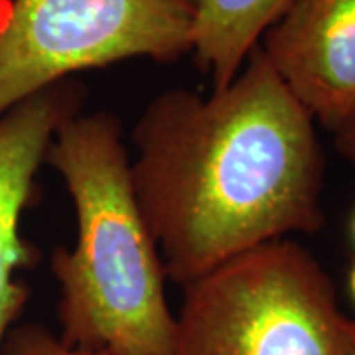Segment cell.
Wrapping results in <instances>:
<instances>
[{"label":"cell","mask_w":355,"mask_h":355,"mask_svg":"<svg viewBox=\"0 0 355 355\" xmlns=\"http://www.w3.org/2000/svg\"><path fill=\"white\" fill-rule=\"evenodd\" d=\"M193 0H12L0 16V116L73 73L191 51Z\"/></svg>","instance_id":"obj_4"},{"label":"cell","mask_w":355,"mask_h":355,"mask_svg":"<svg viewBox=\"0 0 355 355\" xmlns=\"http://www.w3.org/2000/svg\"><path fill=\"white\" fill-rule=\"evenodd\" d=\"M347 286H349V294H352V298H354V302H355V263H354V266H352V270H349Z\"/></svg>","instance_id":"obj_10"},{"label":"cell","mask_w":355,"mask_h":355,"mask_svg":"<svg viewBox=\"0 0 355 355\" xmlns=\"http://www.w3.org/2000/svg\"><path fill=\"white\" fill-rule=\"evenodd\" d=\"M44 162L62 176L77 217L76 247H58L50 263L62 292L60 340L97 355H170L176 316L121 121L107 111L65 119Z\"/></svg>","instance_id":"obj_2"},{"label":"cell","mask_w":355,"mask_h":355,"mask_svg":"<svg viewBox=\"0 0 355 355\" xmlns=\"http://www.w3.org/2000/svg\"><path fill=\"white\" fill-rule=\"evenodd\" d=\"M352 235H354V241H355V214H354V219H352Z\"/></svg>","instance_id":"obj_11"},{"label":"cell","mask_w":355,"mask_h":355,"mask_svg":"<svg viewBox=\"0 0 355 355\" xmlns=\"http://www.w3.org/2000/svg\"><path fill=\"white\" fill-rule=\"evenodd\" d=\"M331 132L336 150L355 166V111L347 114L338 127L331 128Z\"/></svg>","instance_id":"obj_9"},{"label":"cell","mask_w":355,"mask_h":355,"mask_svg":"<svg viewBox=\"0 0 355 355\" xmlns=\"http://www.w3.org/2000/svg\"><path fill=\"white\" fill-rule=\"evenodd\" d=\"M261 50L326 128L355 111V0H292Z\"/></svg>","instance_id":"obj_6"},{"label":"cell","mask_w":355,"mask_h":355,"mask_svg":"<svg viewBox=\"0 0 355 355\" xmlns=\"http://www.w3.org/2000/svg\"><path fill=\"white\" fill-rule=\"evenodd\" d=\"M81 101V85L64 79L0 116V349L28 300L16 275L38 261V249L20 233V217L34 200V180L55 130L79 113Z\"/></svg>","instance_id":"obj_5"},{"label":"cell","mask_w":355,"mask_h":355,"mask_svg":"<svg viewBox=\"0 0 355 355\" xmlns=\"http://www.w3.org/2000/svg\"><path fill=\"white\" fill-rule=\"evenodd\" d=\"M170 355H355V320L312 253L279 239L184 286Z\"/></svg>","instance_id":"obj_3"},{"label":"cell","mask_w":355,"mask_h":355,"mask_svg":"<svg viewBox=\"0 0 355 355\" xmlns=\"http://www.w3.org/2000/svg\"><path fill=\"white\" fill-rule=\"evenodd\" d=\"M0 355H97L65 345L40 324L16 326L6 334Z\"/></svg>","instance_id":"obj_8"},{"label":"cell","mask_w":355,"mask_h":355,"mask_svg":"<svg viewBox=\"0 0 355 355\" xmlns=\"http://www.w3.org/2000/svg\"><path fill=\"white\" fill-rule=\"evenodd\" d=\"M191 53L211 79L214 91L241 71L259 38L279 20L292 0H193Z\"/></svg>","instance_id":"obj_7"},{"label":"cell","mask_w":355,"mask_h":355,"mask_svg":"<svg viewBox=\"0 0 355 355\" xmlns=\"http://www.w3.org/2000/svg\"><path fill=\"white\" fill-rule=\"evenodd\" d=\"M314 121L261 46L207 99L168 89L146 105L130 182L168 279L184 288L235 254L324 225Z\"/></svg>","instance_id":"obj_1"}]
</instances>
